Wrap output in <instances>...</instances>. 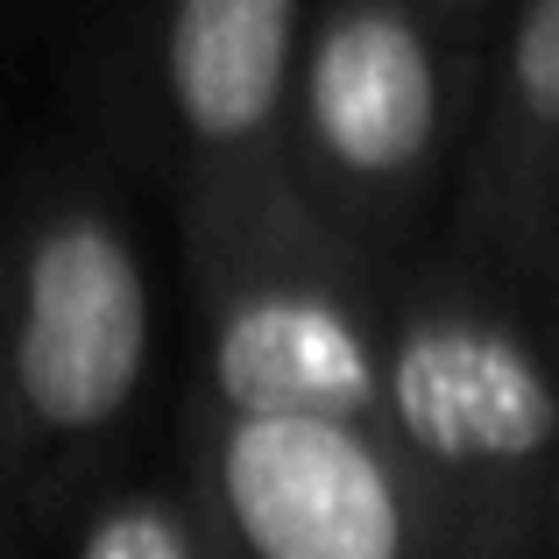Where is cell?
<instances>
[{"instance_id": "5b68a950", "label": "cell", "mask_w": 559, "mask_h": 559, "mask_svg": "<svg viewBox=\"0 0 559 559\" xmlns=\"http://www.w3.org/2000/svg\"><path fill=\"white\" fill-rule=\"evenodd\" d=\"M312 0H150V135L185 241L290 213V107Z\"/></svg>"}, {"instance_id": "6da1fadb", "label": "cell", "mask_w": 559, "mask_h": 559, "mask_svg": "<svg viewBox=\"0 0 559 559\" xmlns=\"http://www.w3.org/2000/svg\"><path fill=\"white\" fill-rule=\"evenodd\" d=\"M390 447L453 559H532L559 518V355L510 276L432 241L390 276Z\"/></svg>"}, {"instance_id": "9c48e42d", "label": "cell", "mask_w": 559, "mask_h": 559, "mask_svg": "<svg viewBox=\"0 0 559 559\" xmlns=\"http://www.w3.org/2000/svg\"><path fill=\"white\" fill-rule=\"evenodd\" d=\"M524 298H532L538 326H546V341H552V355H559V213H552V227H546V248H538V262H532Z\"/></svg>"}, {"instance_id": "30bf717a", "label": "cell", "mask_w": 559, "mask_h": 559, "mask_svg": "<svg viewBox=\"0 0 559 559\" xmlns=\"http://www.w3.org/2000/svg\"><path fill=\"white\" fill-rule=\"evenodd\" d=\"M411 8H425V14H432V22L453 36V28H461V22H475V14L489 8V0H411Z\"/></svg>"}, {"instance_id": "ba28073f", "label": "cell", "mask_w": 559, "mask_h": 559, "mask_svg": "<svg viewBox=\"0 0 559 559\" xmlns=\"http://www.w3.org/2000/svg\"><path fill=\"white\" fill-rule=\"evenodd\" d=\"M71 559H227L205 503L170 481H107L71 524Z\"/></svg>"}, {"instance_id": "52a82bcc", "label": "cell", "mask_w": 559, "mask_h": 559, "mask_svg": "<svg viewBox=\"0 0 559 559\" xmlns=\"http://www.w3.org/2000/svg\"><path fill=\"white\" fill-rule=\"evenodd\" d=\"M559 213V0H518L496 36L489 85L467 128L447 248L481 270L532 284Z\"/></svg>"}, {"instance_id": "8fae6325", "label": "cell", "mask_w": 559, "mask_h": 559, "mask_svg": "<svg viewBox=\"0 0 559 559\" xmlns=\"http://www.w3.org/2000/svg\"><path fill=\"white\" fill-rule=\"evenodd\" d=\"M552 552H559V518H552Z\"/></svg>"}, {"instance_id": "277c9868", "label": "cell", "mask_w": 559, "mask_h": 559, "mask_svg": "<svg viewBox=\"0 0 559 559\" xmlns=\"http://www.w3.org/2000/svg\"><path fill=\"white\" fill-rule=\"evenodd\" d=\"M199 396L241 418H333L390 439V270L333 241L305 205L185 241Z\"/></svg>"}, {"instance_id": "3957f363", "label": "cell", "mask_w": 559, "mask_h": 559, "mask_svg": "<svg viewBox=\"0 0 559 559\" xmlns=\"http://www.w3.org/2000/svg\"><path fill=\"white\" fill-rule=\"evenodd\" d=\"M461 71L411 0H312L290 107L298 205L376 270L447 241L461 185Z\"/></svg>"}, {"instance_id": "8992f818", "label": "cell", "mask_w": 559, "mask_h": 559, "mask_svg": "<svg viewBox=\"0 0 559 559\" xmlns=\"http://www.w3.org/2000/svg\"><path fill=\"white\" fill-rule=\"evenodd\" d=\"M191 496L227 559H453L425 481L382 432L191 404Z\"/></svg>"}, {"instance_id": "7a4b0ae2", "label": "cell", "mask_w": 559, "mask_h": 559, "mask_svg": "<svg viewBox=\"0 0 559 559\" xmlns=\"http://www.w3.org/2000/svg\"><path fill=\"white\" fill-rule=\"evenodd\" d=\"M156 369V290L128 213L79 170L28 178L8 241V489L22 524L93 503Z\"/></svg>"}]
</instances>
